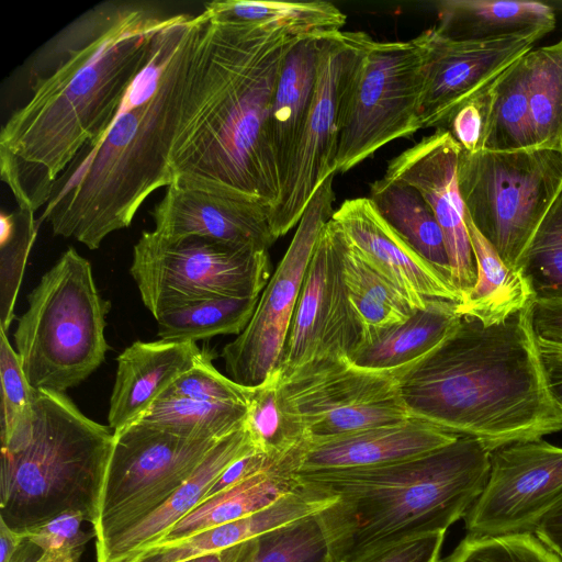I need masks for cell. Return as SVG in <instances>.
Instances as JSON below:
<instances>
[{
    "label": "cell",
    "instance_id": "obj_1",
    "mask_svg": "<svg viewBox=\"0 0 562 562\" xmlns=\"http://www.w3.org/2000/svg\"><path fill=\"white\" fill-rule=\"evenodd\" d=\"M171 15L144 3L103 2L37 53L30 98L0 133L1 179L19 209L45 206L63 171L105 133Z\"/></svg>",
    "mask_w": 562,
    "mask_h": 562
},
{
    "label": "cell",
    "instance_id": "obj_2",
    "mask_svg": "<svg viewBox=\"0 0 562 562\" xmlns=\"http://www.w3.org/2000/svg\"><path fill=\"white\" fill-rule=\"evenodd\" d=\"M203 21V11L172 14L156 34L112 124L54 182L37 218L54 235L98 249L130 226L151 193L173 182L169 157Z\"/></svg>",
    "mask_w": 562,
    "mask_h": 562
},
{
    "label": "cell",
    "instance_id": "obj_3",
    "mask_svg": "<svg viewBox=\"0 0 562 562\" xmlns=\"http://www.w3.org/2000/svg\"><path fill=\"white\" fill-rule=\"evenodd\" d=\"M169 164L173 178L258 201L281 184L268 140L276 85L302 37L204 9Z\"/></svg>",
    "mask_w": 562,
    "mask_h": 562
},
{
    "label": "cell",
    "instance_id": "obj_4",
    "mask_svg": "<svg viewBox=\"0 0 562 562\" xmlns=\"http://www.w3.org/2000/svg\"><path fill=\"white\" fill-rule=\"evenodd\" d=\"M532 302L492 325L461 316L437 348L398 378L411 417L475 438L491 452L561 431L562 407L548 385Z\"/></svg>",
    "mask_w": 562,
    "mask_h": 562
},
{
    "label": "cell",
    "instance_id": "obj_5",
    "mask_svg": "<svg viewBox=\"0 0 562 562\" xmlns=\"http://www.w3.org/2000/svg\"><path fill=\"white\" fill-rule=\"evenodd\" d=\"M491 451L459 436L415 458L362 468L293 473L296 483L333 496L316 515L329 562H348L464 518L481 494Z\"/></svg>",
    "mask_w": 562,
    "mask_h": 562
},
{
    "label": "cell",
    "instance_id": "obj_6",
    "mask_svg": "<svg viewBox=\"0 0 562 562\" xmlns=\"http://www.w3.org/2000/svg\"><path fill=\"white\" fill-rule=\"evenodd\" d=\"M30 429L1 443L0 521L27 532L82 513L93 527L114 434L65 393L34 389Z\"/></svg>",
    "mask_w": 562,
    "mask_h": 562
},
{
    "label": "cell",
    "instance_id": "obj_7",
    "mask_svg": "<svg viewBox=\"0 0 562 562\" xmlns=\"http://www.w3.org/2000/svg\"><path fill=\"white\" fill-rule=\"evenodd\" d=\"M27 302L13 334L23 371L34 389L65 393L105 359L110 302L74 247L42 276Z\"/></svg>",
    "mask_w": 562,
    "mask_h": 562
},
{
    "label": "cell",
    "instance_id": "obj_8",
    "mask_svg": "<svg viewBox=\"0 0 562 562\" xmlns=\"http://www.w3.org/2000/svg\"><path fill=\"white\" fill-rule=\"evenodd\" d=\"M459 191L476 229L510 267L521 259L562 192V151L461 148Z\"/></svg>",
    "mask_w": 562,
    "mask_h": 562
},
{
    "label": "cell",
    "instance_id": "obj_9",
    "mask_svg": "<svg viewBox=\"0 0 562 562\" xmlns=\"http://www.w3.org/2000/svg\"><path fill=\"white\" fill-rule=\"evenodd\" d=\"M130 272L155 318L196 302L259 296L271 277L268 251L239 249L199 236L143 232Z\"/></svg>",
    "mask_w": 562,
    "mask_h": 562
},
{
    "label": "cell",
    "instance_id": "obj_10",
    "mask_svg": "<svg viewBox=\"0 0 562 562\" xmlns=\"http://www.w3.org/2000/svg\"><path fill=\"white\" fill-rule=\"evenodd\" d=\"M93 529L101 544L160 507L222 438H190L135 422L114 431Z\"/></svg>",
    "mask_w": 562,
    "mask_h": 562
},
{
    "label": "cell",
    "instance_id": "obj_11",
    "mask_svg": "<svg viewBox=\"0 0 562 562\" xmlns=\"http://www.w3.org/2000/svg\"><path fill=\"white\" fill-rule=\"evenodd\" d=\"M398 378L323 358L279 374L278 400L303 442L316 441L411 418Z\"/></svg>",
    "mask_w": 562,
    "mask_h": 562
},
{
    "label": "cell",
    "instance_id": "obj_12",
    "mask_svg": "<svg viewBox=\"0 0 562 562\" xmlns=\"http://www.w3.org/2000/svg\"><path fill=\"white\" fill-rule=\"evenodd\" d=\"M373 41L362 31H339L324 38L312 106L280 198L269 214L276 240L299 224L316 190L336 173L350 95Z\"/></svg>",
    "mask_w": 562,
    "mask_h": 562
},
{
    "label": "cell",
    "instance_id": "obj_13",
    "mask_svg": "<svg viewBox=\"0 0 562 562\" xmlns=\"http://www.w3.org/2000/svg\"><path fill=\"white\" fill-rule=\"evenodd\" d=\"M422 54L415 40L373 41L359 69L340 134L336 172H346L420 128Z\"/></svg>",
    "mask_w": 562,
    "mask_h": 562
},
{
    "label": "cell",
    "instance_id": "obj_14",
    "mask_svg": "<svg viewBox=\"0 0 562 562\" xmlns=\"http://www.w3.org/2000/svg\"><path fill=\"white\" fill-rule=\"evenodd\" d=\"M329 176L314 193L246 328L222 350L228 378L255 387L279 364L304 276L335 199Z\"/></svg>",
    "mask_w": 562,
    "mask_h": 562
},
{
    "label": "cell",
    "instance_id": "obj_15",
    "mask_svg": "<svg viewBox=\"0 0 562 562\" xmlns=\"http://www.w3.org/2000/svg\"><path fill=\"white\" fill-rule=\"evenodd\" d=\"M562 501V447L543 439L491 452L485 485L464 516L468 535L533 533Z\"/></svg>",
    "mask_w": 562,
    "mask_h": 562
},
{
    "label": "cell",
    "instance_id": "obj_16",
    "mask_svg": "<svg viewBox=\"0 0 562 562\" xmlns=\"http://www.w3.org/2000/svg\"><path fill=\"white\" fill-rule=\"evenodd\" d=\"M361 339L362 329L342 276L339 228L330 218L306 269L276 370L283 376L314 360L349 359Z\"/></svg>",
    "mask_w": 562,
    "mask_h": 562
},
{
    "label": "cell",
    "instance_id": "obj_17",
    "mask_svg": "<svg viewBox=\"0 0 562 562\" xmlns=\"http://www.w3.org/2000/svg\"><path fill=\"white\" fill-rule=\"evenodd\" d=\"M422 54L420 128H445L454 113L479 99L538 38L454 41L435 26L415 37Z\"/></svg>",
    "mask_w": 562,
    "mask_h": 562
},
{
    "label": "cell",
    "instance_id": "obj_18",
    "mask_svg": "<svg viewBox=\"0 0 562 562\" xmlns=\"http://www.w3.org/2000/svg\"><path fill=\"white\" fill-rule=\"evenodd\" d=\"M460 150L447 130L436 128L391 159L383 178L414 187L431 209L445 236L452 283L462 299L475 283L476 266L458 186Z\"/></svg>",
    "mask_w": 562,
    "mask_h": 562
},
{
    "label": "cell",
    "instance_id": "obj_19",
    "mask_svg": "<svg viewBox=\"0 0 562 562\" xmlns=\"http://www.w3.org/2000/svg\"><path fill=\"white\" fill-rule=\"evenodd\" d=\"M150 215L157 234L199 236L239 249L268 251L276 241L269 210L256 200L175 179Z\"/></svg>",
    "mask_w": 562,
    "mask_h": 562
},
{
    "label": "cell",
    "instance_id": "obj_20",
    "mask_svg": "<svg viewBox=\"0 0 562 562\" xmlns=\"http://www.w3.org/2000/svg\"><path fill=\"white\" fill-rule=\"evenodd\" d=\"M331 220L360 257L398 289L415 310L425 308L430 299L461 301L453 284L393 229L369 196L345 200Z\"/></svg>",
    "mask_w": 562,
    "mask_h": 562
},
{
    "label": "cell",
    "instance_id": "obj_21",
    "mask_svg": "<svg viewBox=\"0 0 562 562\" xmlns=\"http://www.w3.org/2000/svg\"><path fill=\"white\" fill-rule=\"evenodd\" d=\"M459 436L411 417L316 441L302 442L290 452L293 473L373 467L415 458L456 441Z\"/></svg>",
    "mask_w": 562,
    "mask_h": 562
},
{
    "label": "cell",
    "instance_id": "obj_22",
    "mask_svg": "<svg viewBox=\"0 0 562 562\" xmlns=\"http://www.w3.org/2000/svg\"><path fill=\"white\" fill-rule=\"evenodd\" d=\"M211 357L192 341L137 340L130 345L117 357L109 427L114 432L137 422L178 376Z\"/></svg>",
    "mask_w": 562,
    "mask_h": 562
},
{
    "label": "cell",
    "instance_id": "obj_23",
    "mask_svg": "<svg viewBox=\"0 0 562 562\" xmlns=\"http://www.w3.org/2000/svg\"><path fill=\"white\" fill-rule=\"evenodd\" d=\"M255 450L258 449L245 424L220 439L192 475L160 507L104 543L95 544L97 562H122L159 542L178 521L201 504L228 465Z\"/></svg>",
    "mask_w": 562,
    "mask_h": 562
},
{
    "label": "cell",
    "instance_id": "obj_24",
    "mask_svg": "<svg viewBox=\"0 0 562 562\" xmlns=\"http://www.w3.org/2000/svg\"><path fill=\"white\" fill-rule=\"evenodd\" d=\"M335 498L296 483L273 504L240 519L222 524L187 538L149 546L122 562H187L217 553L290 522L315 516Z\"/></svg>",
    "mask_w": 562,
    "mask_h": 562
},
{
    "label": "cell",
    "instance_id": "obj_25",
    "mask_svg": "<svg viewBox=\"0 0 562 562\" xmlns=\"http://www.w3.org/2000/svg\"><path fill=\"white\" fill-rule=\"evenodd\" d=\"M327 35L300 38L289 50L276 85L268 140L281 188L312 106L319 56Z\"/></svg>",
    "mask_w": 562,
    "mask_h": 562
},
{
    "label": "cell",
    "instance_id": "obj_26",
    "mask_svg": "<svg viewBox=\"0 0 562 562\" xmlns=\"http://www.w3.org/2000/svg\"><path fill=\"white\" fill-rule=\"evenodd\" d=\"M437 10L439 24L435 27L454 41L540 40L557 24L553 7L538 1L443 0Z\"/></svg>",
    "mask_w": 562,
    "mask_h": 562
},
{
    "label": "cell",
    "instance_id": "obj_27",
    "mask_svg": "<svg viewBox=\"0 0 562 562\" xmlns=\"http://www.w3.org/2000/svg\"><path fill=\"white\" fill-rule=\"evenodd\" d=\"M457 303L430 299L406 322L383 329L363 341L348 359L352 364L404 374L437 348L457 327Z\"/></svg>",
    "mask_w": 562,
    "mask_h": 562
},
{
    "label": "cell",
    "instance_id": "obj_28",
    "mask_svg": "<svg viewBox=\"0 0 562 562\" xmlns=\"http://www.w3.org/2000/svg\"><path fill=\"white\" fill-rule=\"evenodd\" d=\"M471 247L476 266L473 288L457 303L460 316H470L484 325L508 318L533 301L530 285L520 269L508 266L476 229L465 212Z\"/></svg>",
    "mask_w": 562,
    "mask_h": 562
},
{
    "label": "cell",
    "instance_id": "obj_29",
    "mask_svg": "<svg viewBox=\"0 0 562 562\" xmlns=\"http://www.w3.org/2000/svg\"><path fill=\"white\" fill-rule=\"evenodd\" d=\"M369 199L393 229L452 283L443 233L419 191L409 184L381 178L370 186Z\"/></svg>",
    "mask_w": 562,
    "mask_h": 562
},
{
    "label": "cell",
    "instance_id": "obj_30",
    "mask_svg": "<svg viewBox=\"0 0 562 562\" xmlns=\"http://www.w3.org/2000/svg\"><path fill=\"white\" fill-rule=\"evenodd\" d=\"M295 487L293 473L283 462H279L201 503L157 543L180 540L240 519L273 504Z\"/></svg>",
    "mask_w": 562,
    "mask_h": 562
},
{
    "label": "cell",
    "instance_id": "obj_31",
    "mask_svg": "<svg viewBox=\"0 0 562 562\" xmlns=\"http://www.w3.org/2000/svg\"><path fill=\"white\" fill-rule=\"evenodd\" d=\"M339 249L350 304L362 329L361 344L383 329L406 322L418 311L398 289L360 257L340 228Z\"/></svg>",
    "mask_w": 562,
    "mask_h": 562
},
{
    "label": "cell",
    "instance_id": "obj_32",
    "mask_svg": "<svg viewBox=\"0 0 562 562\" xmlns=\"http://www.w3.org/2000/svg\"><path fill=\"white\" fill-rule=\"evenodd\" d=\"M526 55L482 97L484 132L481 149L517 150L537 147L530 121Z\"/></svg>",
    "mask_w": 562,
    "mask_h": 562
},
{
    "label": "cell",
    "instance_id": "obj_33",
    "mask_svg": "<svg viewBox=\"0 0 562 562\" xmlns=\"http://www.w3.org/2000/svg\"><path fill=\"white\" fill-rule=\"evenodd\" d=\"M215 15L240 23H251L306 37L341 31L346 14L328 1L282 2L224 0L204 4Z\"/></svg>",
    "mask_w": 562,
    "mask_h": 562
},
{
    "label": "cell",
    "instance_id": "obj_34",
    "mask_svg": "<svg viewBox=\"0 0 562 562\" xmlns=\"http://www.w3.org/2000/svg\"><path fill=\"white\" fill-rule=\"evenodd\" d=\"M259 296L214 297L168 311L156 318L158 337L164 341L196 342L217 335L238 336L248 325Z\"/></svg>",
    "mask_w": 562,
    "mask_h": 562
},
{
    "label": "cell",
    "instance_id": "obj_35",
    "mask_svg": "<svg viewBox=\"0 0 562 562\" xmlns=\"http://www.w3.org/2000/svg\"><path fill=\"white\" fill-rule=\"evenodd\" d=\"M526 58L536 146L562 151V38L531 49Z\"/></svg>",
    "mask_w": 562,
    "mask_h": 562
},
{
    "label": "cell",
    "instance_id": "obj_36",
    "mask_svg": "<svg viewBox=\"0 0 562 562\" xmlns=\"http://www.w3.org/2000/svg\"><path fill=\"white\" fill-rule=\"evenodd\" d=\"M221 552L224 562H329L327 542L316 515Z\"/></svg>",
    "mask_w": 562,
    "mask_h": 562
},
{
    "label": "cell",
    "instance_id": "obj_37",
    "mask_svg": "<svg viewBox=\"0 0 562 562\" xmlns=\"http://www.w3.org/2000/svg\"><path fill=\"white\" fill-rule=\"evenodd\" d=\"M247 405L158 398L139 422L190 438H222L245 424Z\"/></svg>",
    "mask_w": 562,
    "mask_h": 562
},
{
    "label": "cell",
    "instance_id": "obj_38",
    "mask_svg": "<svg viewBox=\"0 0 562 562\" xmlns=\"http://www.w3.org/2000/svg\"><path fill=\"white\" fill-rule=\"evenodd\" d=\"M38 226L34 212L19 207L0 216V328L7 333Z\"/></svg>",
    "mask_w": 562,
    "mask_h": 562
},
{
    "label": "cell",
    "instance_id": "obj_39",
    "mask_svg": "<svg viewBox=\"0 0 562 562\" xmlns=\"http://www.w3.org/2000/svg\"><path fill=\"white\" fill-rule=\"evenodd\" d=\"M519 269L533 300L562 299V192L538 227Z\"/></svg>",
    "mask_w": 562,
    "mask_h": 562
},
{
    "label": "cell",
    "instance_id": "obj_40",
    "mask_svg": "<svg viewBox=\"0 0 562 562\" xmlns=\"http://www.w3.org/2000/svg\"><path fill=\"white\" fill-rule=\"evenodd\" d=\"M278 381L279 372L274 370L260 385L252 387L245 419L257 449L276 462L303 442L281 409Z\"/></svg>",
    "mask_w": 562,
    "mask_h": 562
},
{
    "label": "cell",
    "instance_id": "obj_41",
    "mask_svg": "<svg viewBox=\"0 0 562 562\" xmlns=\"http://www.w3.org/2000/svg\"><path fill=\"white\" fill-rule=\"evenodd\" d=\"M440 562H562L535 533L468 535Z\"/></svg>",
    "mask_w": 562,
    "mask_h": 562
},
{
    "label": "cell",
    "instance_id": "obj_42",
    "mask_svg": "<svg viewBox=\"0 0 562 562\" xmlns=\"http://www.w3.org/2000/svg\"><path fill=\"white\" fill-rule=\"evenodd\" d=\"M1 443L30 429L34 387L23 371L7 331L0 328Z\"/></svg>",
    "mask_w": 562,
    "mask_h": 562
},
{
    "label": "cell",
    "instance_id": "obj_43",
    "mask_svg": "<svg viewBox=\"0 0 562 562\" xmlns=\"http://www.w3.org/2000/svg\"><path fill=\"white\" fill-rule=\"evenodd\" d=\"M212 359L213 357L202 360L178 376L158 398H186L248 406L252 387L243 386L220 373Z\"/></svg>",
    "mask_w": 562,
    "mask_h": 562
},
{
    "label": "cell",
    "instance_id": "obj_44",
    "mask_svg": "<svg viewBox=\"0 0 562 562\" xmlns=\"http://www.w3.org/2000/svg\"><path fill=\"white\" fill-rule=\"evenodd\" d=\"M83 524L90 522L82 513L67 512L24 535L44 554L82 553L86 543L95 538L93 527L86 529Z\"/></svg>",
    "mask_w": 562,
    "mask_h": 562
},
{
    "label": "cell",
    "instance_id": "obj_45",
    "mask_svg": "<svg viewBox=\"0 0 562 562\" xmlns=\"http://www.w3.org/2000/svg\"><path fill=\"white\" fill-rule=\"evenodd\" d=\"M446 530L413 537L348 562H440Z\"/></svg>",
    "mask_w": 562,
    "mask_h": 562
},
{
    "label": "cell",
    "instance_id": "obj_46",
    "mask_svg": "<svg viewBox=\"0 0 562 562\" xmlns=\"http://www.w3.org/2000/svg\"><path fill=\"white\" fill-rule=\"evenodd\" d=\"M482 97L458 110L445 127L467 151H475L482 147L484 132Z\"/></svg>",
    "mask_w": 562,
    "mask_h": 562
},
{
    "label": "cell",
    "instance_id": "obj_47",
    "mask_svg": "<svg viewBox=\"0 0 562 562\" xmlns=\"http://www.w3.org/2000/svg\"><path fill=\"white\" fill-rule=\"evenodd\" d=\"M276 462L266 453L255 450L228 465L222 474L215 480L209 492L204 496L203 502L212 496L226 491L243 481L272 468Z\"/></svg>",
    "mask_w": 562,
    "mask_h": 562
},
{
    "label": "cell",
    "instance_id": "obj_48",
    "mask_svg": "<svg viewBox=\"0 0 562 562\" xmlns=\"http://www.w3.org/2000/svg\"><path fill=\"white\" fill-rule=\"evenodd\" d=\"M531 322L538 341L562 344V299L533 300Z\"/></svg>",
    "mask_w": 562,
    "mask_h": 562
},
{
    "label": "cell",
    "instance_id": "obj_49",
    "mask_svg": "<svg viewBox=\"0 0 562 562\" xmlns=\"http://www.w3.org/2000/svg\"><path fill=\"white\" fill-rule=\"evenodd\" d=\"M43 554L24 533L15 532L0 521V562H37Z\"/></svg>",
    "mask_w": 562,
    "mask_h": 562
},
{
    "label": "cell",
    "instance_id": "obj_50",
    "mask_svg": "<svg viewBox=\"0 0 562 562\" xmlns=\"http://www.w3.org/2000/svg\"><path fill=\"white\" fill-rule=\"evenodd\" d=\"M533 533L562 561V501L543 517Z\"/></svg>",
    "mask_w": 562,
    "mask_h": 562
},
{
    "label": "cell",
    "instance_id": "obj_51",
    "mask_svg": "<svg viewBox=\"0 0 562 562\" xmlns=\"http://www.w3.org/2000/svg\"><path fill=\"white\" fill-rule=\"evenodd\" d=\"M549 389L562 407V352L540 348Z\"/></svg>",
    "mask_w": 562,
    "mask_h": 562
},
{
    "label": "cell",
    "instance_id": "obj_52",
    "mask_svg": "<svg viewBox=\"0 0 562 562\" xmlns=\"http://www.w3.org/2000/svg\"><path fill=\"white\" fill-rule=\"evenodd\" d=\"M82 553L43 554L37 562H79Z\"/></svg>",
    "mask_w": 562,
    "mask_h": 562
},
{
    "label": "cell",
    "instance_id": "obj_53",
    "mask_svg": "<svg viewBox=\"0 0 562 562\" xmlns=\"http://www.w3.org/2000/svg\"><path fill=\"white\" fill-rule=\"evenodd\" d=\"M190 562H224V559L222 552H217L196 558Z\"/></svg>",
    "mask_w": 562,
    "mask_h": 562
},
{
    "label": "cell",
    "instance_id": "obj_54",
    "mask_svg": "<svg viewBox=\"0 0 562 562\" xmlns=\"http://www.w3.org/2000/svg\"><path fill=\"white\" fill-rule=\"evenodd\" d=\"M538 345L540 348L562 352V344H548V342L538 341Z\"/></svg>",
    "mask_w": 562,
    "mask_h": 562
},
{
    "label": "cell",
    "instance_id": "obj_55",
    "mask_svg": "<svg viewBox=\"0 0 562 562\" xmlns=\"http://www.w3.org/2000/svg\"><path fill=\"white\" fill-rule=\"evenodd\" d=\"M187 562H190V561H187Z\"/></svg>",
    "mask_w": 562,
    "mask_h": 562
}]
</instances>
